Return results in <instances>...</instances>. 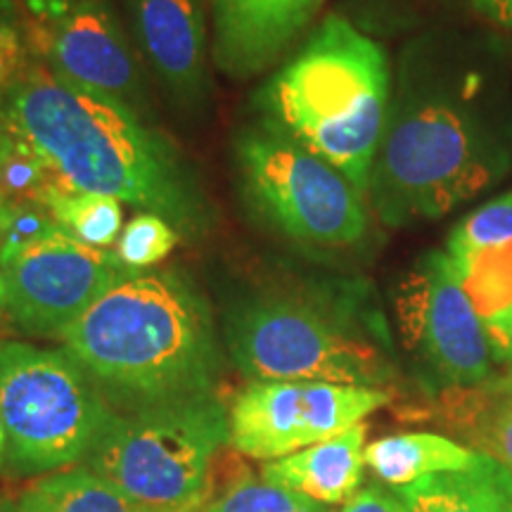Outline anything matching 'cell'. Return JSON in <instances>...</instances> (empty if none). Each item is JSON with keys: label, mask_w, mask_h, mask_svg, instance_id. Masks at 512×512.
<instances>
[{"label": "cell", "mask_w": 512, "mask_h": 512, "mask_svg": "<svg viewBox=\"0 0 512 512\" xmlns=\"http://www.w3.org/2000/svg\"><path fill=\"white\" fill-rule=\"evenodd\" d=\"M512 174V50L460 29L422 31L396 60L368 207L389 228L437 221Z\"/></svg>", "instance_id": "6da1fadb"}, {"label": "cell", "mask_w": 512, "mask_h": 512, "mask_svg": "<svg viewBox=\"0 0 512 512\" xmlns=\"http://www.w3.org/2000/svg\"><path fill=\"white\" fill-rule=\"evenodd\" d=\"M0 133L36 157L57 188L162 216L185 242H202L216 226L202 178L159 128L31 57L0 91Z\"/></svg>", "instance_id": "7a4b0ae2"}, {"label": "cell", "mask_w": 512, "mask_h": 512, "mask_svg": "<svg viewBox=\"0 0 512 512\" xmlns=\"http://www.w3.org/2000/svg\"><path fill=\"white\" fill-rule=\"evenodd\" d=\"M57 339L124 411L209 394L221 368L211 306L181 268L124 273Z\"/></svg>", "instance_id": "3957f363"}, {"label": "cell", "mask_w": 512, "mask_h": 512, "mask_svg": "<svg viewBox=\"0 0 512 512\" xmlns=\"http://www.w3.org/2000/svg\"><path fill=\"white\" fill-rule=\"evenodd\" d=\"M394 72L380 41L330 12L261 83L256 119L342 171L368 200Z\"/></svg>", "instance_id": "277c9868"}, {"label": "cell", "mask_w": 512, "mask_h": 512, "mask_svg": "<svg viewBox=\"0 0 512 512\" xmlns=\"http://www.w3.org/2000/svg\"><path fill=\"white\" fill-rule=\"evenodd\" d=\"M356 283L271 287L230 306L223 337L249 380L387 389L396 368L366 325Z\"/></svg>", "instance_id": "5b68a950"}, {"label": "cell", "mask_w": 512, "mask_h": 512, "mask_svg": "<svg viewBox=\"0 0 512 512\" xmlns=\"http://www.w3.org/2000/svg\"><path fill=\"white\" fill-rule=\"evenodd\" d=\"M226 441L228 411L209 392L114 413L86 467L150 512H200Z\"/></svg>", "instance_id": "8992f818"}, {"label": "cell", "mask_w": 512, "mask_h": 512, "mask_svg": "<svg viewBox=\"0 0 512 512\" xmlns=\"http://www.w3.org/2000/svg\"><path fill=\"white\" fill-rule=\"evenodd\" d=\"M230 150L240 200L261 228L313 249L366 240V195L325 159L259 119L235 131Z\"/></svg>", "instance_id": "52a82bcc"}, {"label": "cell", "mask_w": 512, "mask_h": 512, "mask_svg": "<svg viewBox=\"0 0 512 512\" xmlns=\"http://www.w3.org/2000/svg\"><path fill=\"white\" fill-rule=\"evenodd\" d=\"M114 415L67 349L0 342L5 470L41 475L86 460Z\"/></svg>", "instance_id": "ba28073f"}, {"label": "cell", "mask_w": 512, "mask_h": 512, "mask_svg": "<svg viewBox=\"0 0 512 512\" xmlns=\"http://www.w3.org/2000/svg\"><path fill=\"white\" fill-rule=\"evenodd\" d=\"M128 268L69 238L41 204L10 202L0 242V309L19 330L60 337Z\"/></svg>", "instance_id": "9c48e42d"}, {"label": "cell", "mask_w": 512, "mask_h": 512, "mask_svg": "<svg viewBox=\"0 0 512 512\" xmlns=\"http://www.w3.org/2000/svg\"><path fill=\"white\" fill-rule=\"evenodd\" d=\"M24 17L31 60L76 88L152 117L143 60L112 0H72Z\"/></svg>", "instance_id": "30bf717a"}, {"label": "cell", "mask_w": 512, "mask_h": 512, "mask_svg": "<svg viewBox=\"0 0 512 512\" xmlns=\"http://www.w3.org/2000/svg\"><path fill=\"white\" fill-rule=\"evenodd\" d=\"M389 401V389L252 380L228 411V444L242 456L278 460L361 425Z\"/></svg>", "instance_id": "8fae6325"}, {"label": "cell", "mask_w": 512, "mask_h": 512, "mask_svg": "<svg viewBox=\"0 0 512 512\" xmlns=\"http://www.w3.org/2000/svg\"><path fill=\"white\" fill-rule=\"evenodd\" d=\"M394 309L406 347L448 389L491 380L494 349L446 252H425L401 275Z\"/></svg>", "instance_id": "7c38bea8"}, {"label": "cell", "mask_w": 512, "mask_h": 512, "mask_svg": "<svg viewBox=\"0 0 512 512\" xmlns=\"http://www.w3.org/2000/svg\"><path fill=\"white\" fill-rule=\"evenodd\" d=\"M131 38L181 119L200 121L211 102L207 19L200 0H126Z\"/></svg>", "instance_id": "4fadbf2b"}, {"label": "cell", "mask_w": 512, "mask_h": 512, "mask_svg": "<svg viewBox=\"0 0 512 512\" xmlns=\"http://www.w3.org/2000/svg\"><path fill=\"white\" fill-rule=\"evenodd\" d=\"M211 60L233 81L268 72L311 34L325 0H209Z\"/></svg>", "instance_id": "5bb4252c"}, {"label": "cell", "mask_w": 512, "mask_h": 512, "mask_svg": "<svg viewBox=\"0 0 512 512\" xmlns=\"http://www.w3.org/2000/svg\"><path fill=\"white\" fill-rule=\"evenodd\" d=\"M368 427L356 425L292 456L271 460L261 472L266 484L297 491L320 505L349 503L358 494L366 467Z\"/></svg>", "instance_id": "9a60e30c"}, {"label": "cell", "mask_w": 512, "mask_h": 512, "mask_svg": "<svg viewBox=\"0 0 512 512\" xmlns=\"http://www.w3.org/2000/svg\"><path fill=\"white\" fill-rule=\"evenodd\" d=\"M396 496L411 512H512V472L477 451L465 470L418 479Z\"/></svg>", "instance_id": "2e32d148"}, {"label": "cell", "mask_w": 512, "mask_h": 512, "mask_svg": "<svg viewBox=\"0 0 512 512\" xmlns=\"http://www.w3.org/2000/svg\"><path fill=\"white\" fill-rule=\"evenodd\" d=\"M498 361H512V242L448 256Z\"/></svg>", "instance_id": "e0dca14e"}, {"label": "cell", "mask_w": 512, "mask_h": 512, "mask_svg": "<svg viewBox=\"0 0 512 512\" xmlns=\"http://www.w3.org/2000/svg\"><path fill=\"white\" fill-rule=\"evenodd\" d=\"M475 458V448L432 432L389 434L366 446V465L396 489L441 472L465 470Z\"/></svg>", "instance_id": "ac0fdd59"}, {"label": "cell", "mask_w": 512, "mask_h": 512, "mask_svg": "<svg viewBox=\"0 0 512 512\" xmlns=\"http://www.w3.org/2000/svg\"><path fill=\"white\" fill-rule=\"evenodd\" d=\"M444 415L448 425L475 441L479 453L496 458L512 472V387L508 380L446 389Z\"/></svg>", "instance_id": "d6986e66"}, {"label": "cell", "mask_w": 512, "mask_h": 512, "mask_svg": "<svg viewBox=\"0 0 512 512\" xmlns=\"http://www.w3.org/2000/svg\"><path fill=\"white\" fill-rule=\"evenodd\" d=\"M19 512H150L88 467L41 477L17 501Z\"/></svg>", "instance_id": "ffe728a7"}, {"label": "cell", "mask_w": 512, "mask_h": 512, "mask_svg": "<svg viewBox=\"0 0 512 512\" xmlns=\"http://www.w3.org/2000/svg\"><path fill=\"white\" fill-rule=\"evenodd\" d=\"M41 207L53 216L69 238L88 247L112 249L124 230L121 202L112 197L86 195V192L62 190L53 185L41 200Z\"/></svg>", "instance_id": "44dd1931"}, {"label": "cell", "mask_w": 512, "mask_h": 512, "mask_svg": "<svg viewBox=\"0 0 512 512\" xmlns=\"http://www.w3.org/2000/svg\"><path fill=\"white\" fill-rule=\"evenodd\" d=\"M178 242L181 235L169 221L150 211H138L121 230L114 252L128 271H150L169 259Z\"/></svg>", "instance_id": "7402d4cb"}, {"label": "cell", "mask_w": 512, "mask_h": 512, "mask_svg": "<svg viewBox=\"0 0 512 512\" xmlns=\"http://www.w3.org/2000/svg\"><path fill=\"white\" fill-rule=\"evenodd\" d=\"M505 242H512V190L467 214L448 233L446 254H463L472 249L505 245Z\"/></svg>", "instance_id": "603a6c76"}, {"label": "cell", "mask_w": 512, "mask_h": 512, "mask_svg": "<svg viewBox=\"0 0 512 512\" xmlns=\"http://www.w3.org/2000/svg\"><path fill=\"white\" fill-rule=\"evenodd\" d=\"M204 512H325V508L297 491L261 482H242Z\"/></svg>", "instance_id": "cb8c5ba5"}, {"label": "cell", "mask_w": 512, "mask_h": 512, "mask_svg": "<svg viewBox=\"0 0 512 512\" xmlns=\"http://www.w3.org/2000/svg\"><path fill=\"white\" fill-rule=\"evenodd\" d=\"M29 62L27 17L17 0H0V91Z\"/></svg>", "instance_id": "d4e9b609"}, {"label": "cell", "mask_w": 512, "mask_h": 512, "mask_svg": "<svg viewBox=\"0 0 512 512\" xmlns=\"http://www.w3.org/2000/svg\"><path fill=\"white\" fill-rule=\"evenodd\" d=\"M363 27H399L411 22L418 0H349Z\"/></svg>", "instance_id": "484cf974"}, {"label": "cell", "mask_w": 512, "mask_h": 512, "mask_svg": "<svg viewBox=\"0 0 512 512\" xmlns=\"http://www.w3.org/2000/svg\"><path fill=\"white\" fill-rule=\"evenodd\" d=\"M342 512H411L399 496L387 494L380 486H368L358 491L349 503H344Z\"/></svg>", "instance_id": "4316f807"}, {"label": "cell", "mask_w": 512, "mask_h": 512, "mask_svg": "<svg viewBox=\"0 0 512 512\" xmlns=\"http://www.w3.org/2000/svg\"><path fill=\"white\" fill-rule=\"evenodd\" d=\"M470 5L494 27L512 29V0H470Z\"/></svg>", "instance_id": "83f0119b"}, {"label": "cell", "mask_w": 512, "mask_h": 512, "mask_svg": "<svg viewBox=\"0 0 512 512\" xmlns=\"http://www.w3.org/2000/svg\"><path fill=\"white\" fill-rule=\"evenodd\" d=\"M24 3V12H36L41 8H48V5H57V3H72V0H22Z\"/></svg>", "instance_id": "f1b7e54d"}, {"label": "cell", "mask_w": 512, "mask_h": 512, "mask_svg": "<svg viewBox=\"0 0 512 512\" xmlns=\"http://www.w3.org/2000/svg\"><path fill=\"white\" fill-rule=\"evenodd\" d=\"M8 197L3 195V190H0V242H3V230H5V219H8ZM0 316H3V309H0Z\"/></svg>", "instance_id": "f546056e"}, {"label": "cell", "mask_w": 512, "mask_h": 512, "mask_svg": "<svg viewBox=\"0 0 512 512\" xmlns=\"http://www.w3.org/2000/svg\"><path fill=\"white\" fill-rule=\"evenodd\" d=\"M5 470V432H3V420H0V472Z\"/></svg>", "instance_id": "4dcf8cb0"}, {"label": "cell", "mask_w": 512, "mask_h": 512, "mask_svg": "<svg viewBox=\"0 0 512 512\" xmlns=\"http://www.w3.org/2000/svg\"><path fill=\"white\" fill-rule=\"evenodd\" d=\"M0 512H19L17 503H12L10 498H0Z\"/></svg>", "instance_id": "1f68e13d"}, {"label": "cell", "mask_w": 512, "mask_h": 512, "mask_svg": "<svg viewBox=\"0 0 512 512\" xmlns=\"http://www.w3.org/2000/svg\"><path fill=\"white\" fill-rule=\"evenodd\" d=\"M508 384L512 387V373H510V377H508Z\"/></svg>", "instance_id": "d6a6232c"}]
</instances>
